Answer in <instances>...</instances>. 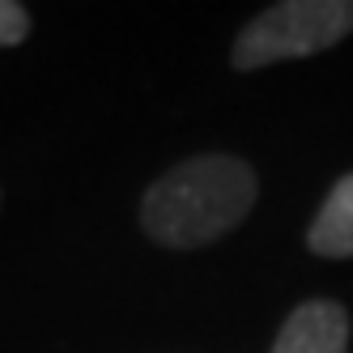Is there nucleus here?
I'll list each match as a JSON object with an SVG mask.
<instances>
[{"mask_svg": "<svg viewBox=\"0 0 353 353\" xmlns=\"http://www.w3.org/2000/svg\"><path fill=\"white\" fill-rule=\"evenodd\" d=\"M26 34H30V13L13 0H0V47H13Z\"/></svg>", "mask_w": 353, "mask_h": 353, "instance_id": "nucleus-5", "label": "nucleus"}, {"mask_svg": "<svg viewBox=\"0 0 353 353\" xmlns=\"http://www.w3.org/2000/svg\"><path fill=\"white\" fill-rule=\"evenodd\" d=\"M345 349H349V315L341 302L327 298L298 307L272 345V353H345Z\"/></svg>", "mask_w": 353, "mask_h": 353, "instance_id": "nucleus-3", "label": "nucleus"}, {"mask_svg": "<svg viewBox=\"0 0 353 353\" xmlns=\"http://www.w3.org/2000/svg\"><path fill=\"white\" fill-rule=\"evenodd\" d=\"M256 170L247 162L230 154H205L174 166L145 192L141 221L162 247L192 251L234 230L256 205Z\"/></svg>", "mask_w": 353, "mask_h": 353, "instance_id": "nucleus-1", "label": "nucleus"}, {"mask_svg": "<svg viewBox=\"0 0 353 353\" xmlns=\"http://www.w3.org/2000/svg\"><path fill=\"white\" fill-rule=\"evenodd\" d=\"M315 256H327V260H345L353 256V174L327 192L319 217L311 221V234H307Z\"/></svg>", "mask_w": 353, "mask_h": 353, "instance_id": "nucleus-4", "label": "nucleus"}, {"mask_svg": "<svg viewBox=\"0 0 353 353\" xmlns=\"http://www.w3.org/2000/svg\"><path fill=\"white\" fill-rule=\"evenodd\" d=\"M353 30V0H285L264 9L234 43V68H264L336 47Z\"/></svg>", "mask_w": 353, "mask_h": 353, "instance_id": "nucleus-2", "label": "nucleus"}]
</instances>
